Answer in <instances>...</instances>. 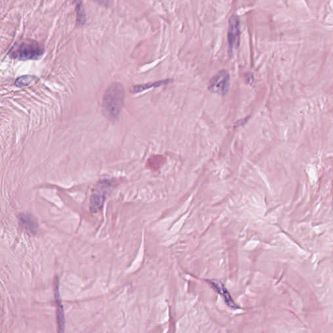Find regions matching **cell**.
<instances>
[{
  "mask_svg": "<svg viewBox=\"0 0 333 333\" xmlns=\"http://www.w3.org/2000/svg\"><path fill=\"white\" fill-rule=\"evenodd\" d=\"M125 89L120 83H114L105 91L102 112L109 120H116L121 114L125 101Z\"/></svg>",
  "mask_w": 333,
  "mask_h": 333,
  "instance_id": "1",
  "label": "cell"
},
{
  "mask_svg": "<svg viewBox=\"0 0 333 333\" xmlns=\"http://www.w3.org/2000/svg\"><path fill=\"white\" fill-rule=\"evenodd\" d=\"M44 50L41 43L35 41H26L13 47L10 54L14 58L29 60L39 58L43 54Z\"/></svg>",
  "mask_w": 333,
  "mask_h": 333,
  "instance_id": "2",
  "label": "cell"
},
{
  "mask_svg": "<svg viewBox=\"0 0 333 333\" xmlns=\"http://www.w3.org/2000/svg\"><path fill=\"white\" fill-rule=\"evenodd\" d=\"M114 183L112 180H104L96 186L92 193L90 201L91 211L98 212L102 209L107 195L114 189Z\"/></svg>",
  "mask_w": 333,
  "mask_h": 333,
  "instance_id": "3",
  "label": "cell"
},
{
  "mask_svg": "<svg viewBox=\"0 0 333 333\" xmlns=\"http://www.w3.org/2000/svg\"><path fill=\"white\" fill-rule=\"evenodd\" d=\"M230 75L227 70H221L212 78L208 84V89L212 93L226 95L230 87Z\"/></svg>",
  "mask_w": 333,
  "mask_h": 333,
  "instance_id": "4",
  "label": "cell"
},
{
  "mask_svg": "<svg viewBox=\"0 0 333 333\" xmlns=\"http://www.w3.org/2000/svg\"><path fill=\"white\" fill-rule=\"evenodd\" d=\"M240 22L237 15H233L230 18L228 28V43L230 48L234 49L240 45Z\"/></svg>",
  "mask_w": 333,
  "mask_h": 333,
  "instance_id": "5",
  "label": "cell"
},
{
  "mask_svg": "<svg viewBox=\"0 0 333 333\" xmlns=\"http://www.w3.org/2000/svg\"><path fill=\"white\" fill-rule=\"evenodd\" d=\"M207 281L212 286V288L224 298L225 303L230 308L233 309H240V307L234 302L226 287L224 286V284L221 281H218V280H208Z\"/></svg>",
  "mask_w": 333,
  "mask_h": 333,
  "instance_id": "6",
  "label": "cell"
},
{
  "mask_svg": "<svg viewBox=\"0 0 333 333\" xmlns=\"http://www.w3.org/2000/svg\"><path fill=\"white\" fill-rule=\"evenodd\" d=\"M55 299H56V303L57 333H64L65 320V316H64L63 307L61 304L60 295H59L58 281H56Z\"/></svg>",
  "mask_w": 333,
  "mask_h": 333,
  "instance_id": "7",
  "label": "cell"
},
{
  "mask_svg": "<svg viewBox=\"0 0 333 333\" xmlns=\"http://www.w3.org/2000/svg\"><path fill=\"white\" fill-rule=\"evenodd\" d=\"M20 221L27 231L31 233H35L38 229V224L33 217L28 214H21L19 217Z\"/></svg>",
  "mask_w": 333,
  "mask_h": 333,
  "instance_id": "8",
  "label": "cell"
},
{
  "mask_svg": "<svg viewBox=\"0 0 333 333\" xmlns=\"http://www.w3.org/2000/svg\"><path fill=\"white\" fill-rule=\"evenodd\" d=\"M173 81V80L172 79H167L154 83H149V84L144 85H137V86H134L132 87V93L134 94L140 93V92L147 90V89H151L152 87H157L164 86V85L169 84Z\"/></svg>",
  "mask_w": 333,
  "mask_h": 333,
  "instance_id": "9",
  "label": "cell"
},
{
  "mask_svg": "<svg viewBox=\"0 0 333 333\" xmlns=\"http://www.w3.org/2000/svg\"><path fill=\"white\" fill-rule=\"evenodd\" d=\"M77 25L78 26H82L86 21V14L82 2H77Z\"/></svg>",
  "mask_w": 333,
  "mask_h": 333,
  "instance_id": "10",
  "label": "cell"
},
{
  "mask_svg": "<svg viewBox=\"0 0 333 333\" xmlns=\"http://www.w3.org/2000/svg\"><path fill=\"white\" fill-rule=\"evenodd\" d=\"M34 80H35V77H32V76H22L16 80L15 84L18 87H26L31 84Z\"/></svg>",
  "mask_w": 333,
  "mask_h": 333,
  "instance_id": "11",
  "label": "cell"
}]
</instances>
